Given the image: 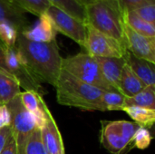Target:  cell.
<instances>
[{
	"mask_svg": "<svg viewBox=\"0 0 155 154\" xmlns=\"http://www.w3.org/2000/svg\"><path fill=\"white\" fill-rule=\"evenodd\" d=\"M15 46L33 79L38 84L46 83L54 86L62 71L63 60L56 41L33 42L18 33Z\"/></svg>",
	"mask_w": 155,
	"mask_h": 154,
	"instance_id": "cell-1",
	"label": "cell"
},
{
	"mask_svg": "<svg viewBox=\"0 0 155 154\" xmlns=\"http://www.w3.org/2000/svg\"><path fill=\"white\" fill-rule=\"evenodd\" d=\"M54 88L56 100L61 105L85 111L103 112L101 98L104 91L76 79L63 69Z\"/></svg>",
	"mask_w": 155,
	"mask_h": 154,
	"instance_id": "cell-2",
	"label": "cell"
},
{
	"mask_svg": "<svg viewBox=\"0 0 155 154\" xmlns=\"http://www.w3.org/2000/svg\"><path fill=\"white\" fill-rule=\"evenodd\" d=\"M84 9L86 25L115 39L126 48L124 10L116 0H96Z\"/></svg>",
	"mask_w": 155,
	"mask_h": 154,
	"instance_id": "cell-3",
	"label": "cell"
},
{
	"mask_svg": "<svg viewBox=\"0 0 155 154\" xmlns=\"http://www.w3.org/2000/svg\"><path fill=\"white\" fill-rule=\"evenodd\" d=\"M100 143L111 154H127L133 148L138 124L128 121H102Z\"/></svg>",
	"mask_w": 155,
	"mask_h": 154,
	"instance_id": "cell-4",
	"label": "cell"
},
{
	"mask_svg": "<svg viewBox=\"0 0 155 154\" xmlns=\"http://www.w3.org/2000/svg\"><path fill=\"white\" fill-rule=\"evenodd\" d=\"M62 69L76 79L102 91H114L104 79L95 57L87 53H79L63 58Z\"/></svg>",
	"mask_w": 155,
	"mask_h": 154,
	"instance_id": "cell-5",
	"label": "cell"
},
{
	"mask_svg": "<svg viewBox=\"0 0 155 154\" xmlns=\"http://www.w3.org/2000/svg\"><path fill=\"white\" fill-rule=\"evenodd\" d=\"M6 106L11 113L10 125L17 154H25L27 142L35 129L34 117L23 107L19 95L8 103Z\"/></svg>",
	"mask_w": 155,
	"mask_h": 154,
	"instance_id": "cell-6",
	"label": "cell"
},
{
	"mask_svg": "<svg viewBox=\"0 0 155 154\" xmlns=\"http://www.w3.org/2000/svg\"><path fill=\"white\" fill-rule=\"evenodd\" d=\"M94 57L123 58L127 49L115 39L86 25V38L84 46Z\"/></svg>",
	"mask_w": 155,
	"mask_h": 154,
	"instance_id": "cell-7",
	"label": "cell"
},
{
	"mask_svg": "<svg viewBox=\"0 0 155 154\" xmlns=\"http://www.w3.org/2000/svg\"><path fill=\"white\" fill-rule=\"evenodd\" d=\"M46 14L51 17L56 32L71 38L79 45L84 46L86 38V24L64 10L50 5Z\"/></svg>",
	"mask_w": 155,
	"mask_h": 154,
	"instance_id": "cell-8",
	"label": "cell"
},
{
	"mask_svg": "<svg viewBox=\"0 0 155 154\" xmlns=\"http://www.w3.org/2000/svg\"><path fill=\"white\" fill-rule=\"evenodd\" d=\"M5 57L9 72L20 86L24 87L25 91H34L40 94V84L36 83L26 70L16 46L5 48Z\"/></svg>",
	"mask_w": 155,
	"mask_h": 154,
	"instance_id": "cell-9",
	"label": "cell"
},
{
	"mask_svg": "<svg viewBox=\"0 0 155 154\" xmlns=\"http://www.w3.org/2000/svg\"><path fill=\"white\" fill-rule=\"evenodd\" d=\"M127 51L134 56L155 64V38L142 35L125 24L124 25Z\"/></svg>",
	"mask_w": 155,
	"mask_h": 154,
	"instance_id": "cell-10",
	"label": "cell"
},
{
	"mask_svg": "<svg viewBox=\"0 0 155 154\" xmlns=\"http://www.w3.org/2000/svg\"><path fill=\"white\" fill-rule=\"evenodd\" d=\"M43 106L47 116V123L44 129L41 130V133L46 152L47 154H65L61 133L45 101Z\"/></svg>",
	"mask_w": 155,
	"mask_h": 154,
	"instance_id": "cell-11",
	"label": "cell"
},
{
	"mask_svg": "<svg viewBox=\"0 0 155 154\" xmlns=\"http://www.w3.org/2000/svg\"><path fill=\"white\" fill-rule=\"evenodd\" d=\"M38 21L21 34L28 40L37 43H50L55 41L56 30L54 26L51 17L46 14L38 16Z\"/></svg>",
	"mask_w": 155,
	"mask_h": 154,
	"instance_id": "cell-12",
	"label": "cell"
},
{
	"mask_svg": "<svg viewBox=\"0 0 155 154\" xmlns=\"http://www.w3.org/2000/svg\"><path fill=\"white\" fill-rule=\"evenodd\" d=\"M95 59L99 64L102 75L105 82L114 91H118L122 71L125 64L124 58L95 57Z\"/></svg>",
	"mask_w": 155,
	"mask_h": 154,
	"instance_id": "cell-13",
	"label": "cell"
},
{
	"mask_svg": "<svg viewBox=\"0 0 155 154\" xmlns=\"http://www.w3.org/2000/svg\"><path fill=\"white\" fill-rule=\"evenodd\" d=\"M125 64L145 86H155L154 64L134 56L129 51L124 56Z\"/></svg>",
	"mask_w": 155,
	"mask_h": 154,
	"instance_id": "cell-14",
	"label": "cell"
},
{
	"mask_svg": "<svg viewBox=\"0 0 155 154\" xmlns=\"http://www.w3.org/2000/svg\"><path fill=\"white\" fill-rule=\"evenodd\" d=\"M1 22L12 24L19 33H22L29 27V23L25 13L10 0H0V23Z\"/></svg>",
	"mask_w": 155,
	"mask_h": 154,
	"instance_id": "cell-15",
	"label": "cell"
},
{
	"mask_svg": "<svg viewBox=\"0 0 155 154\" xmlns=\"http://www.w3.org/2000/svg\"><path fill=\"white\" fill-rule=\"evenodd\" d=\"M145 87L146 86L144 85V84L134 74V73L125 64L122 71L118 91L125 98H129L142 92Z\"/></svg>",
	"mask_w": 155,
	"mask_h": 154,
	"instance_id": "cell-16",
	"label": "cell"
},
{
	"mask_svg": "<svg viewBox=\"0 0 155 154\" xmlns=\"http://www.w3.org/2000/svg\"><path fill=\"white\" fill-rule=\"evenodd\" d=\"M123 17L124 23L136 33L150 38H155V25L145 22L131 10H124Z\"/></svg>",
	"mask_w": 155,
	"mask_h": 154,
	"instance_id": "cell-17",
	"label": "cell"
},
{
	"mask_svg": "<svg viewBox=\"0 0 155 154\" xmlns=\"http://www.w3.org/2000/svg\"><path fill=\"white\" fill-rule=\"evenodd\" d=\"M20 84L12 77L5 75L0 72V104L6 105L14 98L18 96L20 92Z\"/></svg>",
	"mask_w": 155,
	"mask_h": 154,
	"instance_id": "cell-18",
	"label": "cell"
},
{
	"mask_svg": "<svg viewBox=\"0 0 155 154\" xmlns=\"http://www.w3.org/2000/svg\"><path fill=\"white\" fill-rule=\"evenodd\" d=\"M140 127L151 128L155 122V110L147 108L136 107V106H127L124 110Z\"/></svg>",
	"mask_w": 155,
	"mask_h": 154,
	"instance_id": "cell-19",
	"label": "cell"
},
{
	"mask_svg": "<svg viewBox=\"0 0 155 154\" xmlns=\"http://www.w3.org/2000/svg\"><path fill=\"white\" fill-rule=\"evenodd\" d=\"M127 106L155 110V86H146L134 96L125 98V107Z\"/></svg>",
	"mask_w": 155,
	"mask_h": 154,
	"instance_id": "cell-20",
	"label": "cell"
},
{
	"mask_svg": "<svg viewBox=\"0 0 155 154\" xmlns=\"http://www.w3.org/2000/svg\"><path fill=\"white\" fill-rule=\"evenodd\" d=\"M103 112L123 111L125 107V97L117 91L104 92L101 98Z\"/></svg>",
	"mask_w": 155,
	"mask_h": 154,
	"instance_id": "cell-21",
	"label": "cell"
},
{
	"mask_svg": "<svg viewBox=\"0 0 155 154\" xmlns=\"http://www.w3.org/2000/svg\"><path fill=\"white\" fill-rule=\"evenodd\" d=\"M15 5L21 9L24 13L27 12L34 15L40 16L46 13L51 5L48 0H10Z\"/></svg>",
	"mask_w": 155,
	"mask_h": 154,
	"instance_id": "cell-22",
	"label": "cell"
},
{
	"mask_svg": "<svg viewBox=\"0 0 155 154\" xmlns=\"http://www.w3.org/2000/svg\"><path fill=\"white\" fill-rule=\"evenodd\" d=\"M52 5H54L75 18L86 24V15L84 6L81 5L75 0H48Z\"/></svg>",
	"mask_w": 155,
	"mask_h": 154,
	"instance_id": "cell-23",
	"label": "cell"
},
{
	"mask_svg": "<svg viewBox=\"0 0 155 154\" xmlns=\"http://www.w3.org/2000/svg\"><path fill=\"white\" fill-rule=\"evenodd\" d=\"M23 107L31 114H35L42 109V96L34 91H25L19 94Z\"/></svg>",
	"mask_w": 155,
	"mask_h": 154,
	"instance_id": "cell-24",
	"label": "cell"
},
{
	"mask_svg": "<svg viewBox=\"0 0 155 154\" xmlns=\"http://www.w3.org/2000/svg\"><path fill=\"white\" fill-rule=\"evenodd\" d=\"M18 30L8 22L0 23V43L1 44L6 47L15 46L16 38L18 35Z\"/></svg>",
	"mask_w": 155,
	"mask_h": 154,
	"instance_id": "cell-25",
	"label": "cell"
},
{
	"mask_svg": "<svg viewBox=\"0 0 155 154\" xmlns=\"http://www.w3.org/2000/svg\"><path fill=\"white\" fill-rule=\"evenodd\" d=\"M25 154H47L43 143L41 130L36 128L34 130L27 142Z\"/></svg>",
	"mask_w": 155,
	"mask_h": 154,
	"instance_id": "cell-26",
	"label": "cell"
},
{
	"mask_svg": "<svg viewBox=\"0 0 155 154\" xmlns=\"http://www.w3.org/2000/svg\"><path fill=\"white\" fill-rule=\"evenodd\" d=\"M138 17L147 23L155 25V3H147L131 9Z\"/></svg>",
	"mask_w": 155,
	"mask_h": 154,
	"instance_id": "cell-27",
	"label": "cell"
},
{
	"mask_svg": "<svg viewBox=\"0 0 155 154\" xmlns=\"http://www.w3.org/2000/svg\"><path fill=\"white\" fill-rule=\"evenodd\" d=\"M152 140L153 137L149 130L144 127H139L134 136V145L140 150H144L149 147Z\"/></svg>",
	"mask_w": 155,
	"mask_h": 154,
	"instance_id": "cell-28",
	"label": "cell"
},
{
	"mask_svg": "<svg viewBox=\"0 0 155 154\" xmlns=\"http://www.w3.org/2000/svg\"><path fill=\"white\" fill-rule=\"evenodd\" d=\"M119 5L123 10H131L139 5L147 4V3H155V0H116Z\"/></svg>",
	"mask_w": 155,
	"mask_h": 154,
	"instance_id": "cell-29",
	"label": "cell"
},
{
	"mask_svg": "<svg viewBox=\"0 0 155 154\" xmlns=\"http://www.w3.org/2000/svg\"><path fill=\"white\" fill-rule=\"evenodd\" d=\"M11 124V113L6 105H0V129Z\"/></svg>",
	"mask_w": 155,
	"mask_h": 154,
	"instance_id": "cell-30",
	"label": "cell"
},
{
	"mask_svg": "<svg viewBox=\"0 0 155 154\" xmlns=\"http://www.w3.org/2000/svg\"><path fill=\"white\" fill-rule=\"evenodd\" d=\"M0 154H17L16 144H15V142L12 134L7 138L5 147Z\"/></svg>",
	"mask_w": 155,
	"mask_h": 154,
	"instance_id": "cell-31",
	"label": "cell"
},
{
	"mask_svg": "<svg viewBox=\"0 0 155 154\" xmlns=\"http://www.w3.org/2000/svg\"><path fill=\"white\" fill-rule=\"evenodd\" d=\"M0 72L5 74V75L9 76V77H13V75L11 74V73L9 72L7 66H6V64H5V47L1 44L0 43ZM15 79V78H14ZM16 81V80H15ZM17 82V81H16Z\"/></svg>",
	"mask_w": 155,
	"mask_h": 154,
	"instance_id": "cell-32",
	"label": "cell"
},
{
	"mask_svg": "<svg viewBox=\"0 0 155 154\" xmlns=\"http://www.w3.org/2000/svg\"><path fill=\"white\" fill-rule=\"evenodd\" d=\"M12 134V129H11V125L4 127L2 129H0V153L2 152V150L5 147V144L6 143L7 138Z\"/></svg>",
	"mask_w": 155,
	"mask_h": 154,
	"instance_id": "cell-33",
	"label": "cell"
},
{
	"mask_svg": "<svg viewBox=\"0 0 155 154\" xmlns=\"http://www.w3.org/2000/svg\"><path fill=\"white\" fill-rule=\"evenodd\" d=\"M77 3H79L81 5H83V6H86V5H90V4H92V3H94V1H96V0H75Z\"/></svg>",
	"mask_w": 155,
	"mask_h": 154,
	"instance_id": "cell-34",
	"label": "cell"
},
{
	"mask_svg": "<svg viewBox=\"0 0 155 154\" xmlns=\"http://www.w3.org/2000/svg\"><path fill=\"white\" fill-rule=\"evenodd\" d=\"M0 105H1V104H0Z\"/></svg>",
	"mask_w": 155,
	"mask_h": 154,
	"instance_id": "cell-35",
	"label": "cell"
}]
</instances>
